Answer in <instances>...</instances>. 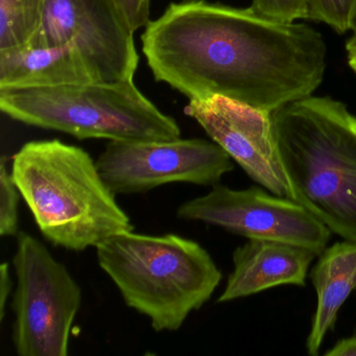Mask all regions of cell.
<instances>
[{
    "mask_svg": "<svg viewBox=\"0 0 356 356\" xmlns=\"http://www.w3.org/2000/svg\"><path fill=\"white\" fill-rule=\"evenodd\" d=\"M145 28L143 51L154 79L189 101L220 95L273 113L312 95L324 79L320 32L251 8L183 0Z\"/></svg>",
    "mask_w": 356,
    "mask_h": 356,
    "instance_id": "6da1fadb",
    "label": "cell"
},
{
    "mask_svg": "<svg viewBox=\"0 0 356 356\" xmlns=\"http://www.w3.org/2000/svg\"><path fill=\"white\" fill-rule=\"evenodd\" d=\"M272 122L293 201L356 241V116L337 99L309 95L273 112Z\"/></svg>",
    "mask_w": 356,
    "mask_h": 356,
    "instance_id": "7a4b0ae2",
    "label": "cell"
},
{
    "mask_svg": "<svg viewBox=\"0 0 356 356\" xmlns=\"http://www.w3.org/2000/svg\"><path fill=\"white\" fill-rule=\"evenodd\" d=\"M12 175L43 236L81 252L134 230L115 193L85 149L58 139L26 143Z\"/></svg>",
    "mask_w": 356,
    "mask_h": 356,
    "instance_id": "3957f363",
    "label": "cell"
},
{
    "mask_svg": "<svg viewBox=\"0 0 356 356\" xmlns=\"http://www.w3.org/2000/svg\"><path fill=\"white\" fill-rule=\"evenodd\" d=\"M97 261L128 307L147 316L157 332H174L213 295L222 275L193 239L130 232L97 247Z\"/></svg>",
    "mask_w": 356,
    "mask_h": 356,
    "instance_id": "277c9868",
    "label": "cell"
},
{
    "mask_svg": "<svg viewBox=\"0 0 356 356\" xmlns=\"http://www.w3.org/2000/svg\"><path fill=\"white\" fill-rule=\"evenodd\" d=\"M0 110L22 124L66 133L81 140L181 137L176 120L162 113L133 80L0 90Z\"/></svg>",
    "mask_w": 356,
    "mask_h": 356,
    "instance_id": "5b68a950",
    "label": "cell"
},
{
    "mask_svg": "<svg viewBox=\"0 0 356 356\" xmlns=\"http://www.w3.org/2000/svg\"><path fill=\"white\" fill-rule=\"evenodd\" d=\"M13 258L17 286L12 301L13 343L19 356H67L82 289L41 241L17 235Z\"/></svg>",
    "mask_w": 356,
    "mask_h": 356,
    "instance_id": "8992f818",
    "label": "cell"
},
{
    "mask_svg": "<svg viewBox=\"0 0 356 356\" xmlns=\"http://www.w3.org/2000/svg\"><path fill=\"white\" fill-rule=\"evenodd\" d=\"M97 165L115 195L145 193L170 183L214 186L234 168L222 147L202 138L110 141Z\"/></svg>",
    "mask_w": 356,
    "mask_h": 356,
    "instance_id": "52a82bcc",
    "label": "cell"
},
{
    "mask_svg": "<svg viewBox=\"0 0 356 356\" xmlns=\"http://www.w3.org/2000/svg\"><path fill=\"white\" fill-rule=\"evenodd\" d=\"M177 216L187 222L220 227L249 239H270L301 245L320 256L331 231L301 204L270 195L259 187L231 189L214 185L207 195L183 203Z\"/></svg>",
    "mask_w": 356,
    "mask_h": 356,
    "instance_id": "ba28073f",
    "label": "cell"
},
{
    "mask_svg": "<svg viewBox=\"0 0 356 356\" xmlns=\"http://www.w3.org/2000/svg\"><path fill=\"white\" fill-rule=\"evenodd\" d=\"M26 44L74 45L95 82L133 80L138 67L134 32L114 0H49Z\"/></svg>",
    "mask_w": 356,
    "mask_h": 356,
    "instance_id": "9c48e42d",
    "label": "cell"
},
{
    "mask_svg": "<svg viewBox=\"0 0 356 356\" xmlns=\"http://www.w3.org/2000/svg\"><path fill=\"white\" fill-rule=\"evenodd\" d=\"M184 112L258 184L293 200L275 139L272 113L220 95L189 101Z\"/></svg>",
    "mask_w": 356,
    "mask_h": 356,
    "instance_id": "30bf717a",
    "label": "cell"
},
{
    "mask_svg": "<svg viewBox=\"0 0 356 356\" xmlns=\"http://www.w3.org/2000/svg\"><path fill=\"white\" fill-rule=\"evenodd\" d=\"M316 253L301 245L270 239H249L233 253L234 268L218 299L226 303L278 285L306 284Z\"/></svg>",
    "mask_w": 356,
    "mask_h": 356,
    "instance_id": "8fae6325",
    "label": "cell"
},
{
    "mask_svg": "<svg viewBox=\"0 0 356 356\" xmlns=\"http://www.w3.org/2000/svg\"><path fill=\"white\" fill-rule=\"evenodd\" d=\"M95 82L72 44L22 47L0 51V90L51 88Z\"/></svg>",
    "mask_w": 356,
    "mask_h": 356,
    "instance_id": "7c38bea8",
    "label": "cell"
},
{
    "mask_svg": "<svg viewBox=\"0 0 356 356\" xmlns=\"http://www.w3.org/2000/svg\"><path fill=\"white\" fill-rule=\"evenodd\" d=\"M310 278L318 305L306 349L309 355L316 356L327 332L334 328L339 309L356 289V241H341L325 249Z\"/></svg>",
    "mask_w": 356,
    "mask_h": 356,
    "instance_id": "4fadbf2b",
    "label": "cell"
},
{
    "mask_svg": "<svg viewBox=\"0 0 356 356\" xmlns=\"http://www.w3.org/2000/svg\"><path fill=\"white\" fill-rule=\"evenodd\" d=\"M49 0H0V51L26 44L38 32Z\"/></svg>",
    "mask_w": 356,
    "mask_h": 356,
    "instance_id": "5bb4252c",
    "label": "cell"
},
{
    "mask_svg": "<svg viewBox=\"0 0 356 356\" xmlns=\"http://www.w3.org/2000/svg\"><path fill=\"white\" fill-rule=\"evenodd\" d=\"M307 19L323 22L339 34L352 32L356 20V0H305Z\"/></svg>",
    "mask_w": 356,
    "mask_h": 356,
    "instance_id": "9a60e30c",
    "label": "cell"
},
{
    "mask_svg": "<svg viewBox=\"0 0 356 356\" xmlns=\"http://www.w3.org/2000/svg\"><path fill=\"white\" fill-rule=\"evenodd\" d=\"M6 156L0 161V235L19 234V188L6 163Z\"/></svg>",
    "mask_w": 356,
    "mask_h": 356,
    "instance_id": "2e32d148",
    "label": "cell"
},
{
    "mask_svg": "<svg viewBox=\"0 0 356 356\" xmlns=\"http://www.w3.org/2000/svg\"><path fill=\"white\" fill-rule=\"evenodd\" d=\"M252 10L264 17L278 22L307 19L305 0H252Z\"/></svg>",
    "mask_w": 356,
    "mask_h": 356,
    "instance_id": "e0dca14e",
    "label": "cell"
},
{
    "mask_svg": "<svg viewBox=\"0 0 356 356\" xmlns=\"http://www.w3.org/2000/svg\"><path fill=\"white\" fill-rule=\"evenodd\" d=\"M133 32L149 22L151 0H114Z\"/></svg>",
    "mask_w": 356,
    "mask_h": 356,
    "instance_id": "ac0fdd59",
    "label": "cell"
},
{
    "mask_svg": "<svg viewBox=\"0 0 356 356\" xmlns=\"http://www.w3.org/2000/svg\"><path fill=\"white\" fill-rule=\"evenodd\" d=\"M12 280L10 276V266L3 262L0 266V322H3L6 316L8 298L11 293Z\"/></svg>",
    "mask_w": 356,
    "mask_h": 356,
    "instance_id": "d6986e66",
    "label": "cell"
},
{
    "mask_svg": "<svg viewBox=\"0 0 356 356\" xmlns=\"http://www.w3.org/2000/svg\"><path fill=\"white\" fill-rule=\"evenodd\" d=\"M326 356H356V335L337 341L330 350L325 353Z\"/></svg>",
    "mask_w": 356,
    "mask_h": 356,
    "instance_id": "ffe728a7",
    "label": "cell"
},
{
    "mask_svg": "<svg viewBox=\"0 0 356 356\" xmlns=\"http://www.w3.org/2000/svg\"><path fill=\"white\" fill-rule=\"evenodd\" d=\"M348 55V64L356 74V45H346Z\"/></svg>",
    "mask_w": 356,
    "mask_h": 356,
    "instance_id": "44dd1931",
    "label": "cell"
},
{
    "mask_svg": "<svg viewBox=\"0 0 356 356\" xmlns=\"http://www.w3.org/2000/svg\"><path fill=\"white\" fill-rule=\"evenodd\" d=\"M347 45H356V20L354 24L353 30H352V36L348 40Z\"/></svg>",
    "mask_w": 356,
    "mask_h": 356,
    "instance_id": "7402d4cb",
    "label": "cell"
}]
</instances>
